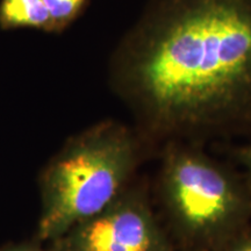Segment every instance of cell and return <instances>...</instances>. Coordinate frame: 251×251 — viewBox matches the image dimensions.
I'll return each instance as SVG.
<instances>
[{"instance_id": "obj_1", "label": "cell", "mask_w": 251, "mask_h": 251, "mask_svg": "<svg viewBox=\"0 0 251 251\" xmlns=\"http://www.w3.org/2000/svg\"><path fill=\"white\" fill-rule=\"evenodd\" d=\"M144 143L251 126V0H148L109 62Z\"/></svg>"}, {"instance_id": "obj_2", "label": "cell", "mask_w": 251, "mask_h": 251, "mask_svg": "<svg viewBox=\"0 0 251 251\" xmlns=\"http://www.w3.org/2000/svg\"><path fill=\"white\" fill-rule=\"evenodd\" d=\"M143 142L135 129L106 120L71 137L42 176L39 236L56 241L129 186Z\"/></svg>"}, {"instance_id": "obj_3", "label": "cell", "mask_w": 251, "mask_h": 251, "mask_svg": "<svg viewBox=\"0 0 251 251\" xmlns=\"http://www.w3.org/2000/svg\"><path fill=\"white\" fill-rule=\"evenodd\" d=\"M158 196L172 233L193 251H218L247 230L251 192L198 144L163 147Z\"/></svg>"}, {"instance_id": "obj_4", "label": "cell", "mask_w": 251, "mask_h": 251, "mask_svg": "<svg viewBox=\"0 0 251 251\" xmlns=\"http://www.w3.org/2000/svg\"><path fill=\"white\" fill-rule=\"evenodd\" d=\"M54 242V251H175L146 192L131 186Z\"/></svg>"}, {"instance_id": "obj_5", "label": "cell", "mask_w": 251, "mask_h": 251, "mask_svg": "<svg viewBox=\"0 0 251 251\" xmlns=\"http://www.w3.org/2000/svg\"><path fill=\"white\" fill-rule=\"evenodd\" d=\"M0 26L5 29L34 28L51 31V21L43 0H1Z\"/></svg>"}, {"instance_id": "obj_6", "label": "cell", "mask_w": 251, "mask_h": 251, "mask_svg": "<svg viewBox=\"0 0 251 251\" xmlns=\"http://www.w3.org/2000/svg\"><path fill=\"white\" fill-rule=\"evenodd\" d=\"M89 0H43L50 21L51 31L59 33L74 23L86 7Z\"/></svg>"}, {"instance_id": "obj_7", "label": "cell", "mask_w": 251, "mask_h": 251, "mask_svg": "<svg viewBox=\"0 0 251 251\" xmlns=\"http://www.w3.org/2000/svg\"><path fill=\"white\" fill-rule=\"evenodd\" d=\"M218 251H251V231L238 234Z\"/></svg>"}, {"instance_id": "obj_8", "label": "cell", "mask_w": 251, "mask_h": 251, "mask_svg": "<svg viewBox=\"0 0 251 251\" xmlns=\"http://www.w3.org/2000/svg\"><path fill=\"white\" fill-rule=\"evenodd\" d=\"M236 156L242 164L247 168L248 174L250 176L251 180V146L242 147V148L236 150Z\"/></svg>"}, {"instance_id": "obj_9", "label": "cell", "mask_w": 251, "mask_h": 251, "mask_svg": "<svg viewBox=\"0 0 251 251\" xmlns=\"http://www.w3.org/2000/svg\"><path fill=\"white\" fill-rule=\"evenodd\" d=\"M11 251H54V250H43V249H40V248L28 247V248H21V249H15Z\"/></svg>"}]
</instances>
